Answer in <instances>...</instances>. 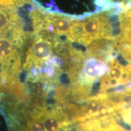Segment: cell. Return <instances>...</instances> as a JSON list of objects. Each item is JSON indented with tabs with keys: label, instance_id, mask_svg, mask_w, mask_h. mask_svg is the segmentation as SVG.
<instances>
[{
	"label": "cell",
	"instance_id": "1",
	"mask_svg": "<svg viewBox=\"0 0 131 131\" xmlns=\"http://www.w3.org/2000/svg\"><path fill=\"white\" fill-rule=\"evenodd\" d=\"M131 82V64L124 66L117 60H111L107 72L101 78L100 93Z\"/></svg>",
	"mask_w": 131,
	"mask_h": 131
},
{
	"label": "cell",
	"instance_id": "2",
	"mask_svg": "<svg viewBox=\"0 0 131 131\" xmlns=\"http://www.w3.org/2000/svg\"><path fill=\"white\" fill-rule=\"evenodd\" d=\"M107 95L114 103L117 115L131 127V88Z\"/></svg>",
	"mask_w": 131,
	"mask_h": 131
},
{
	"label": "cell",
	"instance_id": "3",
	"mask_svg": "<svg viewBox=\"0 0 131 131\" xmlns=\"http://www.w3.org/2000/svg\"><path fill=\"white\" fill-rule=\"evenodd\" d=\"M82 131H130L122 126L116 122L115 119L107 122L91 124Z\"/></svg>",
	"mask_w": 131,
	"mask_h": 131
}]
</instances>
